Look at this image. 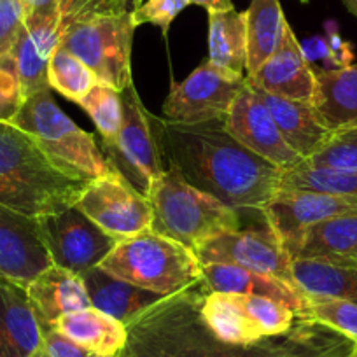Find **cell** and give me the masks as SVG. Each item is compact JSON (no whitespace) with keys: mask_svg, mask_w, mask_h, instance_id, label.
Masks as SVG:
<instances>
[{"mask_svg":"<svg viewBox=\"0 0 357 357\" xmlns=\"http://www.w3.org/2000/svg\"><path fill=\"white\" fill-rule=\"evenodd\" d=\"M51 328L89 352L104 357H118L128 340L126 324L93 307L63 315Z\"/></svg>","mask_w":357,"mask_h":357,"instance_id":"cell-25","label":"cell"},{"mask_svg":"<svg viewBox=\"0 0 357 357\" xmlns=\"http://www.w3.org/2000/svg\"><path fill=\"white\" fill-rule=\"evenodd\" d=\"M79 105L93 119L102 140H118L123 123L121 91L98 81Z\"/></svg>","mask_w":357,"mask_h":357,"instance_id":"cell-33","label":"cell"},{"mask_svg":"<svg viewBox=\"0 0 357 357\" xmlns=\"http://www.w3.org/2000/svg\"><path fill=\"white\" fill-rule=\"evenodd\" d=\"M242 303L252 321L259 326L264 338L270 336H280L289 331L296 322V312L291 310L287 305L280 301L270 300V298L249 296V294H240Z\"/></svg>","mask_w":357,"mask_h":357,"instance_id":"cell-35","label":"cell"},{"mask_svg":"<svg viewBox=\"0 0 357 357\" xmlns=\"http://www.w3.org/2000/svg\"><path fill=\"white\" fill-rule=\"evenodd\" d=\"M247 81L268 93L312 104L315 93L314 67L305 60L300 40L289 23L284 26L279 50L261 65L256 74L249 75Z\"/></svg>","mask_w":357,"mask_h":357,"instance_id":"cell-17","label":"cell"},{"mask_svg":"<svg viewBox=\"0 0 357 357\" xmlns=\"http://www.w3.org/2000/svg\"><path fill=\"white\" fill-rule=\"evenodd\" d=\"M301 53H303L305 60L310 65L322 61L321 68H333L331 65V50H329V44L326 40V37H310V39L300 43Z\"/></svg>","mask_w":357,"mask_h":357,"instance_id":"cell-43","label":"cell"},{"mask_svg":"<svg viewBox=\"0 0 357 357\" xmlns=\"http://www.w3.org/2000/svg\"><path fill=\"white\" fill-rule=\"evenodd\" d=\"M322 261H331V263L357 264V247H356V249L350 250V252L342 254V256H333V257H328V259H322Z\"/></svg>","mask_w":357,"mask_h":357,"instance_id":"cell-46","label":"cell"},{"mask_svg":"<svg viewBox=\"0 0 357 357\" xmlns=\"http://www.w3.org/2000/svg\"><path fill=\"white\" fill-rule=\"evenodd\" d=\"M77 207L118 242L153 229L149 198L116 172L93 178L82 191Z\"/></svg>","mask_w":357,"mask_h":357,"instance_id":"cell-12","label":"cell"},{"mask_svg":"<svg viewBox=\"0 0 357 357\" xmlns=\"http://www.w3.org/2000/svg\"><path fill=\"white\" fill-rule=\"evenodd\" d=\"M142 2H144V0H135V2H133V9H135V8H139V6L142 4Z\"/></svg>","mask_w":357,"mask_h":357,"instance_id":"cell-51","label":"cell"},{"mask_svg":"<svg viewBox=\"0 0 357 357\" xmlns=\"http://www.w3.org/2000/svg\"><path fill=\"white\" fill-rule=\"evenodd\" d=\"M121 102L123 123L118 140L100 139L98 146L112 170L140 195L149 197L153 181L165 172V163L151 128V112L140 100L135 84L123 89Z\"/></svg>","mask_w":357,"mask_h":357,"instance_id":"cell-8","label":"cell"},{"mask_svg":"<svg viewBox=\"0 0 357 357\" xmlns=\"http://www.w3.org/2000/svg\"><path fill=\"white\" fill-rule=\"evenodd\" d=\"M245 86V75L215 67L207 60L183 82H172L163 102V118L184 125L225 121Z\"/></svg>","mask_w":357,"mask_h":357,"instance_id":"cell-9","label":"cell"},{"mask_svg":"<svg viewBox=\"0 0 357 357\" xmlns=\"http://www.w3.org/2000/svg\"><path fill=\"white\" fill-rule=\"evenodd\" d=\"M208 61L215 67L245 75V11L208 13Z\"/></svg>","mask_w":357,"mask_h":357,"instance_id":"cell-30","label":"cell"},{"mask_svg":"<svg viewBox=\"0 0 357 357\" xmlns=\"http://www.w3.org/2000/svg\"><path fill=\"white\" fill-rule=\"evenodd\" d=\"M315 112L329 132L357 126V63L343 68H314Z\"/></svg>","mask_w":357,"mask_h":357,"instance_id":"cell-21","label":"cell"},{"mask_svg":"<svg viewBox=\"0 0 357 357\" xmlns=\"http://www.w3.org/2000/svg\"><path fill=\"white\" fill-rule=\"evenodd\" d=\"M301 2H303V4H308V0H301Z\"/></svg>","mask_w":357,"mask_h":357,"instance_id":"cell-52","label":"cell"},{"mask_svg":"<svg viewBox=\"0 0 357 357\" xmlns=\"http://www.w3.org/2000/svg\"><path fill=\"white\" fill-rule=\"evenodd\" d=\"M222 126L243 147L282 170L303 161V158L284 140L270 111L254 93L249 82L229 107Z\"/></svg>","mask_w":357,"mask_h":357,"instance_id":"cell-13","label":"cell"},{"mask_svg":"<svg viewBox=\"0 0 357 357\" xmlns=\"http://www.w3.org/2000/svg\"><path fill=\"white\" fill-rule=\"evenodd\" d=\"M291 259H328L357 247V211L307 226L284 243Z\"/></svg>","mask_w":357,"mask_h":357,"instance_id":"cell-26","label":"cell"},{"mask_svg":"<svg viewBox=\"0 0 357 357\" xmlns=\"http://www.w3.org/2000/svg\"><path fill=\"white\" fill-rule=\"evenodd\" d=\"M307 161L321 167L357 172V126L333 132Z\"/></svg>","mask_w":357,"mask_h":357,"instance_id":"cell-36","label":"cell"},{"mask_svg":"<svg viewBox=\"0 0 357 357\" xmlns=\"http://www.w3.org/2000/svg\"><path fill=\"white\" fill-rule=\"evenodd\" d=\"M61 16V33L68 25L102 15H119L130 11L121 0H58Z\"/></svg>","mask_w":357,"mask_h":357,"instance_id":"cell-38","label":"cell"},{"mask_svg":"<svg viewBox=\"0 0 357 357\" xmlns=\"http://www.w3.org/2000/svg\"><path fill=\"white\" fill-rule=\"evenodd\" d=\"M202 317L215 338L229 345H252L264 340L259 326L243 307L240 294L207 291L202 303Z\"/></svg>","mask_w":357,"mask_h":357,"instance_id":"cell-27","label":"cell"},{"mask_svg":"<svg viewBox=\"0 0 357 357\" xmlns=\"http://www.w3.org/2000/svg\"><path fill=\"white\" fill-rule=\"evenodd\" d=\"M47 77L51 89H56L58 93L75 104H81L89 89L98 82L93 72L61 46H58L51 56Z\"/></svg>","mask_w":357,"mask_h":357,"instance_id":"cell-32","label":"cell"},{"mask_svg":"<svg viewBox=\"0 0 357 357\" xmlns=\"http://www.w3.org/2000/svg\"><path fill=\"white\" fill-rule=\"evenodd\" d=\"M81 279L91 307L118 319L123 324L132 322L151 305L160 301L161 298H167L118 279L100 266L82 273Z\"/></svg>","mask_w":357,"mask_h":357,"instance_id":"cell-24","label":"cell"},{"mask_svg":"<svg viewBox=\"0 0 357 357\" xmlns=\"http://www.w3.org/2000/svg\"><path fill=\"white\" fill-rule=\"evenodd\" d=\"M204 286L212 293L249 294V296L270 298L287 305L296 312L298 317H303L307 310L308 294L298 286L284 282L277 277L263 275L250 272L245 268L225 263L204 264Z\"/></svg>","mask_w":357,"mask_h":357,"instance_id":"cell-18","label":"cell"},{"mask_svg":"<svg viewBox=\"0 0 357 357\" xmlns=\"http://www.w3.org/2000/svg\"><path fill=\"white\" fill-rule=\"evenodd\" d=\"M89 183L58 167L32 135L0 123V204L39 219L77 205Z\"/></svg>","mask_w":357,"mask_h":357,"instance_id":"cell-3","label":"cell"},{"mask_svg":"<svg viewBox=\"0 0 357 357\" xmlns=\"http://www.w3.org/2000/svg\"><path fill=\"white\" fill-rule=\"evenodd\" d=\"M43 329V345L53 357H104L98 354L89 352L84 347L77 345L67 336L58 333L51 326H40ZM119 357V356H118Z\"/></svg>","mask_w":357,"mask_h":357,"instance_id":"cell-41","label":"cell"},{"mask_svg":"<svg viewBox=\"0 0 357 357\" xmlns=\"http://www.w3.org/2000/svg\"><path fill=\"white\" fill-rule=\"evenodd\" d=\"M279 191H314L357 198V172L321 167L303 160L282 172Z\"/></svg>","mask_w":357,"mask_h":357,"instance_id":"cell-31","label":"cell"},{"mask_svg":"<svg viewBox=\"0 0 357 357\" xmlns=\"http://www.w3.org/2000/svg\"><path fill=\"white\" fill-rule=\"evenodd\" d=\"M343 4H345L347 11L357 18V0H343Z\"/></svg>","mask_w":357,"mask_h":357,"instance_id":"cell-47","label":"cell"},{"mask_svg":"<svg viewBox=\"0 0 357 357\" xmlns=\"http://www.w3.org/2000/svg\"><path fill=\"white\" fill-rule=\"evenodd\" d=\"M51 264L39 219L0 204V277L26 289Z\"/></svg>","mask_w":357,"mask_h":357,"instance_id":"cell-15","label":"cell"},{"mask_svg":"<svg viewBox=\"0 0 357 357\" xmlns=\"http://www.w3.org/2000/svg\"><path fill=\"white\" fill-rule=\"evenodd\" d=\"M60 43L61 16L58 9L26 13L25 29L9 53L18 75L23 100L43 91H51L47 68Z\"/></svg>","mask_w":357,"mask_h":357,"instance_id":"cell-14","label":"cell"},{"mask_svg":"<svg viewBox=\"0 0 357 357\" xmlns=\"http://www.w3.org/2000/svg\"><path fill=\"white\" fill-rule=\"evenodd\" d=\"M249 86L261 98V102L266 105L277 128L282 133L284 140L303 160L310 158L331 135V132L321 123L310 102L289 100V98L279 97V95L268 93L264 89L252 86L250 82Z\"/></svg>","mask_w":357,"mask_h":357,"instance_id":"cell-20","label":"cell"},{"mask_svg":"<svg viewBox=\"0 0 357 357\" xmlns=\"http://www.w3.org/2000/svg\"><path fill=\"white\" fill-rule=\"evenodd\" d=\"M161 160L197 190L236 211H261L279 191L282 168L243 147L222 121H168L149 114Z\"/></svg>","mask_w":357,"mask_h":357,"instance_id":"cell-1","label":"cell"},{"mask_svg":"<svg viewBox=\"0 0 357 357\" xmlns=\"http://www.w3.org/2000/svg\"><path fill=\"white\" fill-rule=\"evenodd\" d=\"M188 6H190V0H144L139 8L132 9V18L137 26L151 23L158 26L163 36H167L174 20Z\"/></svg>","mask_w":357,"mask_h":357,"instance_id":"cell-37","label":"cell"},{"mask_svg":"<svg viewBox=\"0 0 357 357\" xmlns=\"http://www.w3.org/2000/svg\"><path fill=\"white\" fill-rule=\"evenodd\" d=\"M204 282L161 298L126 324L128 340L119 357H257L263 340L229 345L215 338L202 317Z\"/></svg>","mask_w":357,"mask_h":357,"instance_id":"cell-2","label":"cell"},{"mask_svg":"<svg viewBox=\"0 0 357 357\" xmlns=\"http://www.w3.org/2000/svg\"><path fill=\"white\" fill-rule=\"evenodd\" d=\"M30 357H53V356H51V354L47 352L46 349H44V345H43V343H40V345L37 347V349L33 350L32 354H30Z\"/></svg>","mask_w":357,"mask_h":357,"instance_id":"cell-48","label":"cell"},{"mask_svg":"<svg viewBox=\"0 0 357 357\" xmlns=\"http://www.w3.org/2000/svg\"><path fill=\"white\" fill-rule=\"evenodd\" d=\"M29 6L23 0H0V58L8 56L25 29Z\"/></svg>","mask_w":357,"mask_h":357,"instance_id":"cell-39","label":"cell"},{"mask_svg":"<svg viewBox=\"0 0 357 357\" xmlns=\"http://www.w3.org/2000/svg\"><path fill=\"white\" fill-rule=\"evenodd\" d=\"M121 2L126 6V8H128V6H133V2H135V0H121Z\"/></svg>","mask_w":357,"mask_h":357,"instance_id":"cell-50","label":"cell"},{"mask_svg":"<svg viewBox=\"0 0 357 357\" xmlns=\"http://www.w3.org/2000/svg\"><path fill=\"white\" fill-rule=\"evenodd\" d=\"M303 317L335 329L357 345V305L345 300L308 294Z\"/></svg>","mask_w":357,"mask_h":357,"instance_id":"cell-34","label":"cell"},{"mask_svg":"<svg viewBox=\"0 0 357 357\" xmlns=\"http://www.w3.org/2000/svg\"><path fill=\"white\" fill-rule=\"evenodd\" d=\"M43 329L25 287L0 277V357H30Z\"/></svg>","mask_w":357,"mask_h":357,"instance_id":"cell-19","label":"cell"},{"mask_svg":"<svg viewBox=\"0 0 357 357\" xmlns=\"http://www.w3.org/2000/svg\"><path fill=\"white\" fill-rule=\"evenodd\" d=\"M356 347L352 340L308 317H298L280 336L263 340L257 357H342Z\"/></svg>","mask_w":357,"mask_h":357,"instance_id":"cell-23","label":"cell"},{"mask_svg":"<svg viewBox=\"0 0 357 357\" xmlns=\"http://www.w3.org/2000/svg\"><path fill=\"white\" fill-rule=\"evenodd\" d=\"M153 229L197 249L218 233L242 228L240 212L188 184L172 168L154 178L149 191Z\"/></svg>","mask_w":357,"mask_h":357,"instance_id":"cell-5","label":"cell"},{"mask_svg":"<svg viewBox=\"0 0 357 357\" xmlns=\"http://www.w3.org/2000/svg\"><path fill=\"white\" fill-rule=\"evenodd\" d=\"M342 357H357V345L354 347L349 354H345V356H342Z\"/></svg>","mask_w":357,"mask_h":357,"instance_id":"cell-49","label":"cell"},{"mask_svg":"<svg viewBox=\"0 0 357 357\" xmlns=\"http://www.w3.org/2000/svg\"><path fill=\"white\" fill-rule=\"evenodd\" d=\"M100 268L160 296L183 293L204 280V264L195 250L154 229L119 240Z\"/></svg>","mask_w":357,"mask_h":357,"instance_id":"cell-4","label":"cell"},{"mask_svg":"<svg viewBox=\"0 0 357 357\" xmlns=\"http://www.w3.org/2000/svg\"><path fill=\"white\" fill-rule=\"evenodd\" d=\"M29 6V11H44V9H58V0H23Z\"/></svg>","mask_w":357,"mask_h":357,"instance_id":"cell-45","label":"cell"},{"mask_svg":"<svg viewBox=\"0 0 357 357\" xmlns=\"http://www.w3.org/2000/svg\"><path fill=\"white\" fill-rule=\"evenodd\" d=\"M23 104L22 88L11 58H0V123L11 121Z\"/></svg>","mask_w":357,"mask_h":357,"instance_id":"cell-40","label":"cell"},{"mask_svg":"<svg viewBox=\"0 0 357 357\" xmlns=\"http://www.w3.org/2000/svg\"><path fill=\"white\" fill-rule=\"evenodd\" d=\"M190 4L205 8L208 13H225L235 9L231 0H190Z\"/></svg>","mask_w":357,"mask_h":357,"instance_id":"cell-44","label":"cell"},{"mask_svg":"<svg viewBox=\"0 0 357 357\" xmlns=\"http://www.w3.org/2000/svg\"><path fill=\"white\" fill-rule=\"evenodd\" d=\"M40 326H53L60 317L91 307L82 279L51 264L26 287Z\"/></svg>","mask_w":357,"mask_h":357,"instance_id":"cell-22","label":"cell"},{"mask_svg":"<svg viewBox=\"0 0 357 357\" xmlns=\"http://www.w3.org/2000/svg\"><path fill=\"white\" fill-rule=\"evenodd\" d=\"M356 211L357 198L352 197L314 191H277L275 197L261 208V215L286 243L307 226Z\"/></svg>","mask_w":357,"mask_h":357,"instance_id":"cell-16","label":"cell"},{"mask_svg":"<svg viewBox=\"0 0 357 357\" xmlns=\"http://www.w3.org/2000/svg\"><path fill=\"white\" fill-rule=\"evenodd\" d=\"M40 236L51 263L81 277L100 266L118 240L95 225L77 205L39 218Z\"/></svg>","mask_w":357,"mask_h":357,"instance_id":"cell-10","label":"cell"},{"mask_svg":"<svg viewBox=\"0 0 357 357\" xmlns=\"http://www.w3.org/2000/svg\"><path fill=\"white\" fill-rule=\"evenodd\" d=\"M293 279L310 296L336 298L357 305V264L294 259Z\"/></svg>","mask_w":357,"mask_h":357,"instance_id":"cell-29","label":"cell"},{"mask_svg":"<svg viewBox=\"0 0 357 357\" xmlns=\"http://www.w3.org/2000/svg\"><path fill=\"white\" fill-rule=\"evenodd\" d=\"M284 16L280 0H252L245 11L247 68L245 77L256 74L261 65L279 50L284 37Z\"/></svg>","mask_w":357,"mask_h":357,"instance_id":"cell-28","label":"cell"},{"mask_svg":"<svg viewBox=\"0 0 357 357\" xmlns=\"http://www.w3.org/2000/svg\"><path fill=\"white\" fill-rule=\"evenodd\" d=\"M202 264L225 263L250 272L277 277L296 286L293 279V259L282 240L264 221L261 228H240L218 233L195 249Z\"/></svg>","mask_w":357,"mask_h":357,"instance_id":"cell-11","label":"cell"},{"mask_svg":"<svg viewBox=\"0 0 357 357\" xmlns=\"http://www.w3.org/2000/svg\"><path fill=\"white\" fill-rule=\"evenodd\" d=\"M326 40L331 50V65L333 68H343L352 65L354 61V46L345 40L340 33L336 22H326Z\"/></svg>","mask_w":357,"mask_h":357,"instance_id":"cell-42","label":"cell"},{"mask_svg":"<svg viewBox=\"0 0 357 357\" xmlns=\"http://www.w3.org/2000/svg\"><path fill=\"white\" fill-rule=\"evenodd\" d=\"M137 25L132 11L81 20L61 33L60 46L82 61L100 82L123 91L133 84L132 44Z\"/></svg>","mask_w":357,"mask_h":357,"instance_id":"cell-7","label":"cell"},{"mask_svg":"<svg viewBox=\"0 0 357 357\" xmlns=\"http://www.w3.org/2000/svg\"><path fill=\"white\" fill-rule=\"evenodd\" d=\"M9 123L36 139L40 149L65 170L88 181L112 174L93 133L79 128L51 97V91L25 98Z\"/></svg>","mask_w":357,"mask_h":357,"instance_id":"cell-6","label":"cell"}]
</instances>
